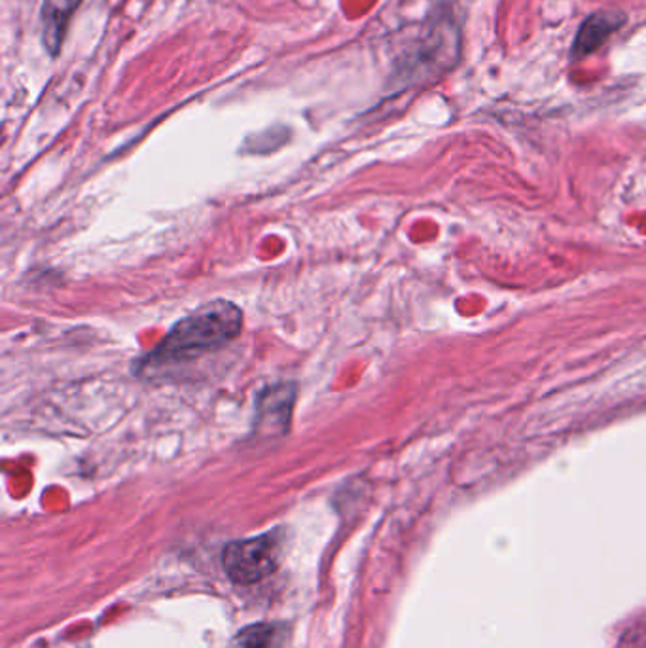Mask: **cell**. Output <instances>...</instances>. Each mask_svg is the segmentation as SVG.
Masks as SVG:
<instances>
[{"mask_svg": "<svg viewBox=\"0 0 646 648\" xmlns=\"http://www.w3.org/2000/svg\"><path fill=\"white\" fill-rule=\"evenodd\" d=\"M277 628L271 624H255L242 629L228 648H275Z\"/></svg>", "mask_w": 646, "mask_h": 648, "instance_id": "6", "label": "cell"}, {"mask_svg": "<svg viewBox=\"0 0 646 648\" xmlns=\"http://www.w3.org/2000/svg\"><path fill=\"white\" fill-rule=\"evenodd\" d=\"M80 2L82 0H44L40 12L42 44L52 58L61 52L72 13L79 8Z\"/></svg>", "mask_w": 646, "mask_h": 648, "instance_id": "4", "label": "cell"}, {"mask_svg": "<svg viewBox=\"0 0 646 648\" xmlns=\"http://www.w3.org/2000/svg\"><path fill=\"white\" fill-rule=\"evenodd\" d=\"M626 13L618 10H601L587 16L586 20L582 21L571 48V60L581 61L597 52L614 33H618L622 27L626 25Z\"/></svg>", "mask_w": 646, "mask_h": 648, "instance_id": "3", "label": "cell"}, {"mask_svg": "<svg viewBox=\"0 0 646 648\" xmlns=\"http://www.w3.org/2000/svg\"><path fill=\"white\" fill-rule=\"evenodd\" d=\"M283 552L285 535L281 531H269L260 537L235 541L224 548V570L235 584L253 586L279 569Z\"/></svg>", "mask_w": 646, "mask_h": 648, "instance_id": "2", "label": "cell"}, {"mask_svg": "<svg viewBox=\"0 0 646 648\" xmlns=\"http://www.w3.org/2000/svg\"><path fill=\"white\" fill-rule=\"evenodd\" d=\"M242 330V309L228 300L209 301L176 322L170 335L139 360L135 372L154 376L165 368L186 364L226 348Z\"/></svg>", "mask_w": 646, "mask_h": 648, "instance_id": "1", "label": "cell"}, {"mask_svg": "<svg viewBox=\"0 0 646 648\" xmlns=\"http://www.w3.org/2000/svg\"><path fill=\"white\" fill-rule=\"evenodd\" d=\"M287 127H281V125L279 127H269L266 132L256 133L253 137H248L245 148L248 152H271L287 143Z\"/></svg>", "mask_w": 646, "mask_h": 648, "instance_id": "7", "label": "cell"}, {"mask_svg": "<svg viewBox=\"0 0 646 648\" xmlns=\"http://www.w3.org/2000/svg\"><path fill=\"white\" fill-rule=\"evenodd\" d=\"M294 407L293 385L274 387L262 394L258 429L262 432H285Z\"/></svg>", "mask_w": 646, "mask_h": 648, "instance_id": "5", "label": "cell"}]
</instances>
